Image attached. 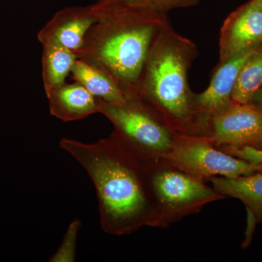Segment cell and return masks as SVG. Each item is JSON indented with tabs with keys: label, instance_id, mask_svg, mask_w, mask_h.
Here are the masks:
<instances>
[{
	"label": "cell",
	"instance_id": "obj_1",
	"mask_svg": "<svg viewBox=\"0 0 262 262\" xmlns=\"http://www.w3.org/2000/svg\"><path fill=\"white\" fill-rule=\"evenodd\" d=\"M59 146L82 165L94 183L100 222L106 233L128 235L151 227L155 203L144 164L114 131L92 144L63 138Z\"/></svg>",
	"mask_w": 262,
	"mask_h": 262
},
{
	"label": "cell",
	"instance_id": "obj_2",
	"mask_svg": "<svg viewBox=\"0 0 262 262\" xmlns=\"http://www.w3.org/2000/svg\"><path fill=\"white\" fill-rule=\"evenodd\" d=\"M199 55L195 44L166 20L157 34L135 89L127 97L180 136H205L188 75Z\"/></svg>",
	"mask_w": 262,
	"mask_h": 262
},
{
	"label": "cell",
	"instance_id": "obj_3",
	"mask_svg": "<svg viewBox=\"0 0 262 262\" xmlns=\"http://www.w3.org/2000/svg\"><path fill=\"white\" fill-rule=\"evenodd\" d=\"M168 19H98L86 34L82 48L75 52L76 56L102 69L127 96L135 89L151 44Z\"/></svg>",
	"mask_w": 262,
	"mask_h": 262
},
{
	"label": "cell",
	"instance_id": "obj_4",
	"mask_svg": "<svg viewBox=\"0 0 262 262\" xmlns=\"http://www.w3.org/2000/svg\"><path fill=\"white\" fill-rule=\"evenodd\" d=\"M141 161L154 199L155 215L151 227L168 228L199 213L206 205L226 198L206 182L184 173L166 160Z\"/></svg>",
	"mask_w": 262,
	"mask_h": 262
},
{
	"label": "cell",
	"instance_id": "obj_5",
	"mask_svg": "<svg viewBox=\"0 0 262 262\" xmlns=\"http://www.w3.org/2000/svg\"><path fill=\"white\" fill-rule=\"evenodd\" d=\"M99 113L114 126L122 142L143 161L164 159L179 136L162 125L132 98L113 103L98 99Z\"/></svg>",
	"mask_w": 262,
	"mask_h": 262
},
{
	"label": "cell",
	"instance_id": "obj_6",
	"mask_svg": "<svg viewBox=\"0 0 262 262\" xmlns=\"http://www.w3.org/2000/svg\"><path fill=\"white\" fill-rule=\"evenodd\" d=\"M164 160L203 182L214 177L236 178L262 171V164L232 156L213 145L207 136H179Z\"/></svg>",
	"mask_w": 262,
	"mask_h": 262
},
{
	"label": "cell",
	"instance_id": "obj_7",
	"mask_svg": "<svg viewBox=\"0 0 262 262\" xmlns=\"http://www.w3.org/2000/svg\"><path fill=\"white\" fill-rule=\"evenodd\" d=\"M220 148H262V113L251 103L232 102L211 119L208 136Z\"/></svg>",
	"mask_w": 262,
	"mask_h": 262
},
{
	"label": "cell",
	"instance_id": "obj_8",
	"mask_svg": "<svg viewBox=\"0 0 262 262\" xmlns=\"http://www.w3.org/2000/svg\"><path fill=\"white\" fill-rule=\"evenodd\" d=\"M258 47L220 62L207 89L200 94H195L196 113L205 136H208L211 119L232 103V94L239 71Z\"/></svg>",
	"mask_w": 262,
	"mask_h": 262
},
{
	"label": "cell",
	"instance_id": "obj_9",
	"mask_svg": "<svg viewBox=\"0 0 262 262\" xmlns=\"http://www.w3.org/2000/svg\"><path fill=\"white\" fill-rule=\"evenodd\" d=\"M262 45V8L251 0L231 13L220 31V62Z\"/></svg>",
	"mask_w": 262,
	"mask_h": 262
},
{
	"label": "cell",
	"instance_id": "obj_10",
	"mask_svg": "<svg viewBox=\"0 0 262 262\" xmlns=\"http://www.w3.org/2000/svg\"><path fill=\"white\" fill-rule=\"evenodd\" d=\"M97 20L92 5L64 8L41 29L38 39L42 45L56 43L75 52L82 48L86 34Z\"/></svg>",
	"mask_w": 262,
	"mask_h": 262
},
{
	"label": "cell",
	"instance_id": "obj_11",
	"mask_svg": "<svg viewBox=\"0 0 262 262\" xmlns=\"http://www.w3.org/2000/svg\"><path fill=\"white\" fill-rule=\"evenodd\" d=\"M202 0H97L92 5L97 19L132 17L146 20L168 19L170 10L196 6Z\"/></svg>",
	"mask_w": 262,
	"mask_h": 262
},
{
	"label": "cell",
	"instance_id": "obj_12",
	"mask_svg": "<svg viewBox=\"0 0 262 262\" xmlns=\"http://www.w3.org/2000/svg\"><path fill=\"white\" fill-rule=\"evenodd\" d=\"M47 97L51 115L63 122L77 121L99 113L98 98L77 82H66Z\"/></svg>",
	"mask_w": 262,
	"mask_h": 262
},
{
	"label": "cell",
	"instance_id": "obj_13",
	"mask_svg": "<svg viewBox=\"0 0 262 262\" xmlns=\"http://www.w3.org/2000/svg\"><path fill=\"white\" fill-rule=\"evenodd\" d=\"M213 187L222 195L242 201L258 222H262V171L236 178L214 177L210 179Z\"/></svg>",
	"mask_w": 262,
	"mask_h": 262
},
{
	"label": "cell",
	"instance_id": "obj_14",
	"mask_svg": "<svg viewBox=\"0 0 262 262\" xmlns=\"http://www.w3.org/2000/svg\"><path fill=\"white\" fill-rule=\"evenodd\" d=\"M72 79L85 88L93 96L105 102H124L127 96L116 81L102 69L77 58L71 72Z\"/></svg>",
	"mask_w": 262,
	"mask_h": 262
},
{
	"label": "cell",
	"instance_id": "obj_15",
	"mask_svg": "<svg viewBox=\"0 0 262 262\" xmlns=\"http://www.w3.org/2000/svg\"><path fill=\"white\" fill-rule=\"evenodd\" d=\"M42 80L46 96L66 83L77 57L74 51L59 44H42Z\"/></svg>",
	"mask_w": 262,
	"mask_h": 262
},
{
	"label": "cell",
	"instance_id": "obj_16",
	"mask_svg": "<svg viewBox=\"0 0 262 262\" xmlns=\"http://www.w3.org/2000/svg\"><path fill=\"white\" fill-rule=\"evenodd\" d=\"M262 88V45L256 48L239 71L233 92L232 102L247 104Z\"/></svg>",
	"mask_w": 262,
	"mask_h": 262
},
{
	"label": "cell",
	"instance_id": "obj_17",
	"mask_svg": "<svg viewBox=\"0 0 262 262\" xmlns=\"http://www.w3.org/2000/svg\"><path fill=\"white\" fill-rule=\"evenodd\" d=\"M81 227L80 221L75 220L70 224L66 232L63 242L56 253L53 255L49 261L72 262L75 261L76 244L77 234Z\"/></svg>",
	"mask_w": 262,
	"mask_h": 262
},
{
	"label": "cell",
	"instance_id": "obj_18",
	"mask_svg": "<svg viewBox=\"0 0 262 262\" xmlns=\"http://www.w3.org/2000/svg\"><path fill=\"white\" fill-rule=\"evenodd\" d=\"M222 150L249 163L262 164V148L256 149L251 146H244L239 148H225Z\"/></svg>",
	"mask_w": 262,
	"mask_h": 262
},
{
	"label": "cell",
	"instance_id": "obj_19",
	"mask_svg": "<svg viewBox=\"0 0 262 262\" xmlns=\"http://www.w3.org/2000/svg\"><path fill=\"white\" fill-rule=\"evenodd\" d=\"M247 211V216H246V227L245 230V237L243 244L241 245V248L243 249L249 247L250 245L252 242L253 234H254L255 229H256L257 224L259 223L256 215L253 214L251 210L246 208Z\"/></svg>",
	"mask_w": 262,
	"mask_h": 262
},
{
	"label": "cell",
	"instance_id": "obj_20",
	"mask_svg": "<svg viewBox=\"0 0 262 262\" xmlns=\"http://www.w3.org/2000/svg\"><path fill=\"white\" fill-rule=\"evenodd\" d=\"M250 103H251L262 113V88L258 91L257 94H256V96H254Z\"/></svg>",
	"mask_w": 262,
	"mask_h": 262
},
{
	"label": "cell",
	"instance_id": "obj_21",
	"mask_svg": "<svg viewBox=\"0 0 262 262\" xmlns=\"http://www.w3.org/2000/svg\"><path fill=\"white\" fill-rule=\"evenodd\" d=\"M256 1L257 2L258 4L262 8V0H256Z\"/></svg>",
	"mask_w": 262,
	"mask_h": 262
}]
</instances>
